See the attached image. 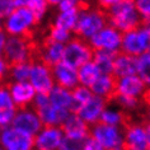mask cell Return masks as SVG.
Wrapping results in <instances>:
<instances>
[{"mask_svg": "<svg viewBox=\"0 0 150 150\" xmlns=\"http://www.w3.org/2000/svg\"><path fill=\"white\" fill-rule=\"evenodd\" d=\"M38 24L40 21L27 6H16L3 19V29L8 36H23L32 38Z\"/></svg>", "mask_w": 150, "mask_h": 150, "instance_id": "cell-1", "label": "cell"}, {"mask_svg": "<svg viewBox=\"0 0 150 150\" xmlns=\"http://www.w3.org/2000/svg\"><path fill=\"white\" fill-rule=\"evenodd\" d=\"M106 14L108 23L122 33L135 29L142 23L141 16L137 12L134 0H121L107 9Z\"/></svg>", "mask_w": 150, "mask_h": 150, "instance_id": "cell-2", "label": "cell"}, {"mask_svg": "<svg viewBox=\"0 0 150 150\" xmlns=\"http://www.w3.org/2000/svg\"><path fill=\"white\" fill-rule=\"evenodd\" d=\"M108 23L106 10L100 8H92L89 5H83L79 10L76 25L74 28V36L89 40L100 28Z\"/></svg>", "mask_w": 150, "mask_h": 150, "instance_id": "cell-3", "label": "cell"}, {"mask_svg": "<svg viewBox=\"0 0 150 150\" xmlns=\"http://www.w3.org/2000/svg\"><path fill=\"white\" fill-rule=\"evenodd\" d=\"M36 47L31 37L8 36L3 56L9 64L32 61L36 55Z\"/></svg>", "mask_w": 150, "mask_h": 150, "instance_id": "cell-4", "label": "cell"}, {"mask_svg": "<svg viewBox=\"0 0 150 150\" xmlns=\"http://www.w3.org/2000/svg\"><path fill=\"white\" fill-rule=\"evenodd\" d=\"M89 135L98 142L102 150L123 149V127L97 122L91 126Z\"/></svg>", "mask_w": 150, "mask_h": 150, "instance_id": "cell-5", "label": "cell"}, {"mask_svg": "<svg viewBox=\"0 0 150 150\" xmlns=\"http://www.w3.org/2000/svg\"><path fill=\"white\" fill-rule=\"evenodd\" d=\"M150 50V22L142 23L135 29L122 33L121 51L139 56Z\"/></svg>", "mask_w": 150, "mask_h": 150, "instance_id": "cell-6", "label": "cell"}, {"mask_svg": "<svg viewBox=\"0 0 150 150\" xmlns=\"http://www.w3.org/2000/svg\"><path fill=\"white\" fill-rule=\"evenodd\" d=\"M32 107L38 113L43 125L50 126H61V123L65 121V118L70 113L69 111L55 107L50 102L48 93H37L33 99Z\"/></svg>", "mask_w": 150, "mask_h": 150, "instance_id": "cell-7", "label": "cell"}, {"mask_svg": "<svg viewBox=\"0 0 150 150\" xmlns=\"http://www.w3.org/2000/svg\"><path fill=\"white\" fill-rule=\"evenodd\" d=\"M94 50L89 45V42L78 36H73L64 46L62 61L67 62L74 67H79L87 61H91Z\"/></svg>", "mask_w": 150, "mask_h": 150, "instance_id": "cell-8", "label": "cell"}, {"mask_svg": "<svg viewBox=\"0 0 150 150\" xmlns=\"http://www.w3.org/2000/svg\"><path fill=\"white\" fill-rule=\"evenodd\" d=\"M88 42L93 50H103L117 54L118 51H121L122 32L110 23H107L103 28H100L98 32L94 33L88 40Z\"/></svg>", "mask_w": 150, "mask_h": 150, "instance_id": "cell-9", "label": "cell"}, {"mask_svg": "<svg viewBox=\"0 0 150 150\" xmlns=\"http://www.w3.org/2000/svg\"><path fill=\"white\" fill-rule=\"evenodd\" d=\"M0 148L5 150H31L35 149V137L10 125L0 129Z\"/></svg>", "mask_w": 150, "mask_h": 150, "instance_id": "cell-10", "label": "cell"}, {"mask_svg": "<svg viewBox=\"0 0 150 150\" xmlns=\"http://www.w3.org/2000/svg\"><path fill=\"white\" fill-rule=\"evenodd\" d=\"M28 81L33 85L37 93H48L55 85L52 67L38 59L32 60Z\"/></svg>", "mask_w": 150, "mask_h": 150, "instance_id": "cell-11", "label": "cell"}, {"mask_svg": "<svg viewBox=\"0 0 150 150\" xmlns=\"http://www.w3.org/2000/svg\"><path fill=\"white\" fill-rule=\"evenodd\" d=\"M33 137H35V149L61 150L65 134H64L61 126L43 125Z\"/></svg>", "mask_w": 150, "mask_h": 150, "instance_id": "cell-12", "label": "cell"}, {"mask_svg": "<svg viewBox=\"0 0 150 150\" xmlns=\"http://www.w3.org/2000/svg\"><path fill=\"white\" fill-rule=\"evenodd\" d=\"M12 126L23 131L25 134L31 135V136H35L41 130V127L43 126V123L41 121L36 110L32 106H29V107L18 108L17 113L13 118Z\"/></svg>", "mask_w": 150, "mask_h": 150, "instance_id": "cell-13", "label": "cell"}, {"mask_svg": "<svg viewBox=\"0 0 150 150\" xmlns=\"http://www.w3.org/2000/svg\"><path fill=\"white\" fill-rule=\"evenodd\" d=\"M123 149L148 150V135L144 123H129L123 126Z\"/></svg>", "mask_w": 150, "mask_h": 150, "instance_id": "cell-14", "label": "cell"}, {"mask_svg": "<svg viewBox=\"0 0 150 150\" xmlns=\"http://www.w3.org/2000/svg\"><path fill=\"white\" fill-rule=\"evenodd\" d=\"M108 102H110V100H107L106 98H102V97H99V96L93 94L91 99L87 100V102L83 104H80V106H78L74 112L79 116L85 123L92 126V125H94V123L99 122L100 115H102V112L104 108H106Z\"/></svg>", "mask_w": 150, "mask_h": 150, "instance_id": "cell-15", "label": "cell"}, {"mask_svg": "<svg viewBox=\"0 0 150 150\" xmlns=\"http://www.w3.org/2000/svg\"><path fill=\"white\" fill-rule=\"evenodd\" d=\"M64 46L65 43L61 42H56V41L48 38L46 36L45 40L42 41V43L38 47H36V59L41 60L42 62L50 65L51 67L55 64L60 62L62 60L64 55Z\"/></svg>", "mask_w": 150, "mask_h": 150, "instance_id": "cell-16", "label": "cell"}, {"mask_svg": "<svg viewBox=\"0 0 150 150\" xmlns=\"http://www.w3.org/2000/svg\"><path fill=\"white\" fill-rule=\"evenodd\" d=\"M61 129L65 134V137L74 141L84 142V140L89 136L91 126L85 123L75 112H70L65 121L61 123Z\"/></svg>", "mask_w": 150, "mask_h": 150, "instance_id": "cell-17", "label": "cell"}, {"mask_svg": "<svg viewBox=\"0 0 150 150\" xmlns=\"http://www.w3.org/2000/svg\"><path fill=\"white\" fill-rule=\"evenodd\" d=\"M6 87H8L10 96H12L14 103H16V106L18 108L32 106L33 99H35L37 92L28 80H25V81H12L10 80L9 83L6 84Z\"/></svg>", "mask_w": 150, "mask_h": 150, "instance_id": "cell-18", "label": "cell"}, {"mask_svg": "<svg viewBox=\"0 0 150 150\" xmlns=\"http://www.w3.org/2000/svg\"><path fill=\"white\" fill-rule=\"evenodd\" d=\"M145 89L146 84L137 74H130L116 78V94L130 96L141 99Z\"/></svg>", "mask_w": 150, "mask_h": 150, "instance_id": "cell-19", "label": "cell"}, {"mask_svg": "<svg viewBox=\"0 0 150 150\" xmlns=\"http://www.w3.org/2000/svg\"><path fill=\"white\" fill-rule=\"evenodd\" d=\"M52 75H54L55 84L60 85V87L73 89L79 84L78 69L62 60L52 66Z\"/></svg>", "mask_w": 150, "mask_h": 150, "instance_id": "cell-20", "label": "cell"}, {"mask_svg": "<svg viewBox=\"0 0 150 150\" xmlns=\"http://www.w3.org/2000/svg\"><path fill=\"white\" fill-rule=\"evenodd\" d=\"M18 111L6 85L0 88V129L10 126Z\"/></svg>", "mask_w": 150, "mask_h": 150, "instance_id": "cell-21", "label": "cell"}, {"mask_svg": "<svg viewBox=\"0 0 150 150\" xmlns=\"http://www.w3.org/2000/svg\"><path fill=\"white\" fill-rule=\"evenodd\" d=\"M48 98H50V102L55 107L69 111V112L75 111V107L76 106H75L71 89H67V88H64V87H60V85L55 84L51 91L48 92Z\"/></svg>", "mask_w": 150, "mask_h": 150, "instance_id": "cell-22", "label": "cell"}, {"mask_svg": "<svg viewBox=\"0 0 150 150\" xmlns=\"http://www.w3.org/2000/svg\"><path fill=\"white\" fill-rule=\"evenodd\" d=\"M136 70H137L136 56L126 54L123 51H118L115 55L113 71H112V74L116 78L125 76V75H130V74H136Z\"/></svg>", "mask_w": 150, "mask_h": 150, "instance_id": "cell-23", "label": "cell"}, {"mask_svg": "<svg viewBox=\"0 0 150 150\" xmlns=\"http://www.w3.org/2000/svg\"><path fill=\"white\" fill-rule=\"evenodd\" d=\"M93 94L99 96L107 100H111L116 92V76L113 74L100 73L99 76L91 85Z\"/></svg>", "mask_w": 150, "mask_h": 150, "instance_id": "cell-24", "label": "cell"}, {"mask_svg": "<svg viewBox=\"0 0 150 150\" xmlns=\"http://www.w3.org/2000/svg\"><path fill=\"white\" fill-rule=\"evenodd\" d=\"M80 8L70 9V10H59L57 14L52 19L51 24L56 25V27H60V28H64V29H67V31L74 33V28L76 25Z\"/></svg>", "mask_w": 150, "mask_h": 150, "instance_id": "cell-25", "label": "cell"}, {"mask_svg": "<svg viewBox=\"0 0 150 150\" xmlns=\"http://www.w3.org/2000/svg\"><path fill=\"white\" fill-rule=\"evenodd\" d=\"M100 122L108 123V125H115V126H125L127 123V116L126 112L122 111L120 107L115 106H106L103 110L102 115H100Z\"/></svg>", "mask_w": 150, "mask_h": 150, "instance_id": "cell-26", "label": "cell"}, {"mask_svg": "<svg viewBox=\"0 0 150 150\" xmlns=\"http://www.w3.org/2000/svg\"><path fill=\"white\" fill-rule=\"evenodd\" d=\"M100 70L99 67L96 65V62L91 60V61H87L83 65H80L78 67V79H79V84L87 85V87H91V85L94 83V80L99 76Z\"/></svg>", "mask_w": 150, "mask_h": 150, "instance_id": "cell-27", "label": "cell"}, {"mask_svg": "<svg viewBox=\"0 0 150 150\" xmlns=\"http://www.w3.org/2000/svg\"><path fill=\"white\" fill-rule=\"evenodd\" d=\"M115 52L103 51V50H94L92 60L96 65L99 67L100 73L112 74L113 71V61H115Z\"/></svg>", "mask_w": 150, "mask_h": 150, "instance_id": "cell-28", "label": "cell"}, {"mask_svg": "<svg viewBox=\"0 0 150 150\" xmlns=\"http://www.w3.org/2000/svg\"><path fill=\"white\" fill-rule=\"evenodd\" d=\"M16 6H27L35 13V16L37 17V19L40 22L43 21V18L47 16L48 12V3L46 0H14Z\"/></svg>", "mask_w": 150, "mask_h": 150, "instance_id": "cell-29", "label": "cell"}, {"mask_svg": "<svg viewBox=\"0 0 150 150\" xmlns=\"http://www.w3.org/2000/svg\"><path fill=\"white\" fill-rule=\"evenodd\" d=\"M32 61H23L10 64L8 79L12 81H25L29 79V73H31Z\"/></svg>", "mask_w": 150, "mask_h": 150, "instance_id": "cell-30", "label": "cell"}, {"mask_svg": "<svg viewBox=\"0 0 150 150\" xmlns=\"http://www.w3.org/2000/svg\"><path fill=\"white\" fill-rule=\"evenodd\" d=\"M111 102H113V104H116L125 112H134L140 106V98H135V97L123 96V94H116V93L112 97Z\"/></svg>", "mask_w": 150, "mask_h": 150, "instance_id": "cell-31", "label": "cell"}, {"mask_svg": "<svg viewBox=\"0 0 150 150\" xmlns=\"http://www.w3.org/2000/svg\"><path fill=\"white\" fill-rule=\"evenodd\" d=\"M137 59V70L136 74L144 80L146 85L150 84V51L136 56Z\"/></svg>", "mask_w": 150, "mask_h": 150, "instance_id": "cell-32", "label": "cell"}, {"mask_svg": "<svg viewBox=\"0 0 150 150\" xmlns=\"http://www.w3.org/2000/svg\"><path fill=\"white\" fill-rule=\"evenodd\" d=\"M71 93H73V98L76 107L89 100L93 96L91 87H87V85H83V84H78L75 88L71 89ZM76 107H75V110H76Z\"/></svg>", "mask_w": 150, "mask_h": 150, "instance_id": "cell-33", "label": "cell"}, {"mask_svg": "<svg viewBox=\"0 0 150 150\" xmlns=\"http://www.w3.org/2000/svg\"><path fill=\"white\" fill-rule=\"evenodd\" d=\"M73 36H74L73 32L64 29V28H60V27H56V25H52V24H50V28H48V32H47L48 38L54 40L56 42H61V43H66Z\"/></svg>", "mask_w": 150, "mask_h": 150, "instance_id": "cell-34", "label": "cell"}, {"mask_svg": "<svg viewBox=\"0 0 150 150\" xmlns=\"http://www.w3.org/2000/svg\"><path fill=\"white\" fill-rule=\"evenodd\" d=\"M142 22H150V0H134Z\"/></svg>", "mask_w": 150, "mask_h": 150, "instance_id": "cell-35", "label": "cell"}, {"mask_svg": "<svg viewBox=\"0 0 150 150\" xmlns=\"http://www.w3.org/2000/svg\"><path fill=\"white\" fill-rule=\"evenodd\" d=\"M14 8H16L14 0H0V17L4 19Z\"/></svg>", "mask_w": 150, "mask_h": 150, "instance_id": "cell-36", "label": "cell"}, {"mask_svg": "<svg viewBox=\"0 0 150 150\" xmlns=\"http://www.w3.org/2000/svg\"><path fill=\"white\" fill-rule=\"evenodd\" d=\"M80 6L83 5L80 4L79 0H61L56 8H57V10H70V9L80 8Z\"/></svg>", "mask_w": 150, "mask_h": 150, "instance_id": "cell-37", "label": "cell"}, {"mask_svg": "<svg viewBox=\"0 0 150 150\" xmlns=\"http://www.w3.org/2000/svg\"><path fill=\"white\" fill-rule=\"evenodd\" d=\"M9 66H10V64L6 61V59L3 55H0V81H3L8 78Z\"/></svg>", "mask_w": 150, "mask_h": 150, "instance_id": "cell-38", "label": "cell"}, {"mask_svg": "<svg viewBox=\"0 0 150 150\" xmlns=\"http://www.w3.org/2000/svg\"><path fill=\"white\" fill-rule=\"evenodd\" d=\"M83 149L84 150H102L100 149V146H99V144L91 136V135H89V136L84 140Z\"/></svg>", "mask_w": 150, "mask_h": 150, "instance_id": "cell-39", "label": "cell"}, {"mask_svg": "<svg viewBox=\"0 0 150 150\" xmlns=\"http://www.w3.org/2000/svg\"><path fill=\"white\" fill-rule=\"evenodd\" d=\"M97 1V6L103 10H107L110 9L111 6H113L115 4H117L118 1H121V0H96Z\"/></svg>", "mask_w": 150, "mask_h": 150, "instance_id": "cell-40", "label": "cell"}, {"mask_svg": "<svg viewBox=\"0 0 150 150\" xmlns=\"http://www.w3.org/2000/svg\"><path fill=\"white\" fill-rule=\"evenodd\" d=\"M6 38H8V35H6V32L3 28H0V55H3V52H4Z\"/></svg>", "mask_w": 150, "mask_h": 150, "instance_id": "cell-41", "label": "cell"}, {"mask_svg": "<svg viewBox=\"0 0 150 150\" xmlns=\"http://www.w3.org/2000/svg\"><path fill=\"white\" fill-rule=\"evenodd\" d=\"M141 99L144 100V103L146 104V106L150 107V84L146 85V89H145L144 94H142V97H141Z\"/></svg>", "mask_w": 150, "mask_h": 150, "instance_id": "cell-42", "label": "cell"}, {"mask_svg": "<svg viewBox=\"0 0 150 150\" xmlns=\"http://www.w3.org/2000/svg\"><path fill=\"white\" fill-rule=\"evenodd\" d=\"M145 129H146V135H148V144H149V149H150V122L149 121L145 123Z\"/></svg>", "mask_w": 150, "mask_h": 150, "instance_id": "cell-43", "label": "cell"}, {"mask_svg": "<svg viewBox=\"0 0 150 150\" xmlns=\"http://www.w3.org/2000/svg\"><path fill=\"white\" fill-rule=\"evenodd\" d=\"M46 1L48 3V5L50 6H57L59 3L61 1V0H46Z\"/></svg>", "mask_w": 150, "mask_h": 150, "instance_id": "cell-44", "label": "cell"}, {"mask_svg": "<svg viewBox=\"0 0 150 150\" xmlns=\"http://www.w3.org/2000/svg\"><path fill=\"white\" fill-rule=\"evenodd\" d=\"M79 1H80V4H81V5H88L89 0H79Z\"/></svg>", "mask_w": 150, "mask_h": 150, "instance_id": "cell-45", "label": "cell"}, {"mask_svg": "<svg viewBox=\"0 0 150 150\" xmlns=\"http://www.w3.org/2000/svg\"><path fill=\"white\" fill-rule=\"evenodd\" d=\"M146 120L150 122V107H149V110H148V112H146Z\"/></svg>", "mask_w": 150, "mask_h": 150, "instance_id": "cell-46", "label": "cell"}, {"mask_svg": "<svg viewBox=\"0 0 150 150\" xmlns=\"http://www.w3.org/2000/svg\"><path fill=\"white\" fill-rule=\"evenodd\" d=\"M0 28H3V18L0 17Z\"/></svg>", "mask_w": 150, "mask_h": 150, "instance_id": "cell-47", "label": "cell"}, {"mask_svg": "<svg viewBox=\"0 0 150 150\" xmlns=\"http://www.w3.org/2000/svg\"><path fill=\"white\" fill-rule=\"evenodd\" d=\"M3 87V81H0V88H1Z\"/></svg>", "mask_w": 150, "mask_h": 150, "instance_id": "cell-48", "label": "cell"}]
</instances>
